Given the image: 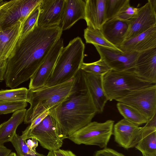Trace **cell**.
Instances as JSON below:
<instances>
[{
    "mask_svg": "<svg viewBox=\"0 0 156 156\" xmlns=\"http://www.w3.org/2000/svg\"><path fill=\"white\" fill-rule=\"evenodd\" d=\"M62 31L59 26L43 27L36 25L19 38L7 59L4 79L11 89L31 78L43 63Z\"/></svg>",
    "mask_w": 156,
    "mask_h": 156,
    "instance_id": "6da1fadb",
    "label": "cell"
},
{
    "mask_svg": "<svg viewBox=\"0 0 156 156\" xmlns=\"http://www.w3.org/2000/svg\"><path fill=\"white\" fill-rule=\"evenodd\" d=\"M76 90L66 100L49 110L63 133L68 136L91 122L97 113L83 74H78Z\"/></svg>",
    "mask_w": 156,
    "mask_h": 156,
    "instance_id": "7a4b0ae2",
    "label": "cell"
},
{
    "mask_svg": "<svg viewBox=\"0 0 156 156\" xmlns=\"http://www.w3.org/2000/svg\"><path fill=\"white\" fill-rule=\"evenodd\" d=\"M78 85L77 75L62 83L51 86H44L35 90H29L28 101L30 104L23 121L30 123L37 116L66 100L76 90Z\"/></svg>",
    "mask_w": 156,
    "mask_h": 156,
    "instance_id": "3957f363",
    "label": "cell"
},
{
    "mask_svg": "<svg viewBox=\"0 0 156 156\" xmlns=\"http://www.w3.org/2000/svg\"><path fill=\"white\" fill-rule=\"evenodd\" d=\"M85 44L77 37L63 47L45 86L58 84L73 78L83 62Z\"/></svg>",
    "mask_w": 156,
    "mask_h": 156,
    "instance_id": "277c9868",
    "label": "cell"
},
{
    "mask_svg": "<svg viewBox=\"0 0 156 156\" xmlns=\"http://www.w3.org/2000/svg\"><path fill=\"white\" fill-rule=\"evenodd\" d=\"M102 83L105 93L110 101L155 84L139 77L133 71L112 69L103 76Z\"/></svg>",
    "mask_w": 156,
    "mask_h": 156,
    "instance_id": "5b68a950",
    "label": "cell"
},
{
    "mask_svg": "<svg viewBox=\"0 0 156 156\" xmlns=\"http://www.w3.org/2000/svg\"><path fill=\"white\" fill-rule=\"evenodd\" d=\"M22 135L26 140L36 139L42 147L53 152L60 148L68 136L63 133L56 120L49 114L32 130H30L28 126Z\"/></svg>",
    "mask_w": 156,
    "mask_h": 156,
    "instance_id": "8992f818",
    "label": "cell"
},
{
    "mask_svg": "<svg viewBox=\"0 0 156 156\" xmlns=\"http://www.w3.org/2000/svg\"><path fill=\"white\" fill-rule=\"evenodd\" d=\"M114 123L112 120L102 123L91 122L68 136L67 139L78 145H96L101 148H106L113 134Z\"/></svg>",
    "mask_w": 156,
    "mask_h": 156,
    "instance_id": "52a82bcc",
    "label": "cell"
},
{
    "mask_svg": "<svg viewBox=\"0 0 156 156\" xmlns=\"http://www.w3.org/2000/svg\"><path fill=\"white\" fill-rule=\"evenodd\" d=\"M41 0H13L3 1L0 9V30L18 21L23 23Z\"/></svg>",
    "mask_w": 156,
    "mask_h": 156,
    "instance_id": "ba28073f",
    "label": "cell"
},
{
    "mask_svg": "<svg viewBox=\"0 0 156 156\" xmlns=\"http://www.w3.org/2000/svg\"><path fill=\"white\" fill-rule=\"evenodd\" d=\"M115 100L134 108L149 120L156 113V84L133 91Z\"/></svg>",
    "mask_w": 156,
    "mask_h": 156,
    "instance_id": "9c48e42d",
    "label": "cell"
},
{
    "mask_svg": "<svg viewBox=\"0 0 156 156\" xmlns=\"http://www.w3.org/2000/svg\"><path fill=\"white\" fill-rule=\"evenodd\" d=\"M94 46L100 55V58L103 60L111 69L133 71L139 52L123 51L98 45Z\"/></svg>",
    "mask_w": 156,
    "mask_h": 156,
    "instance_id": "30bf717a",
    "label": "cell"
},
{
    "mask_svg": "<svg viewBox=\"0 0 156 156\" xmlns=\"http://www.w3.org/2000/svg\"><path fill=\"white\" fill-rule=\"evenodd\" d=\"M63 47V39L61 37L56 42L43 63L30 78L29 90H35L45 86Z\"/></svg>",
    "mask_w": 156,
    "mask_h": 156,
    "instance_id": "8fae6325",
    "label": "cell"
},
{
    "mask_svg": "<svg viewBox=\"0 0 156 156\" xmlns=\"http://www.w3.org/2000/svg\"><path fill=\"white\" fill-rule=\"evenodd\" d=\"M65 3V0H41L39 5L37 26L43 27L59 26Z\"/></svg>",
    "mask_w": 156,
    "mask_h": 156,
    "instance_id": "7c38bea8",
    "label": "cell"
},
{
    "mask_svg": "<svg viewBox=\"0 0 156 156\" xmlns=\"http://www.w3.org/2000/svg\"><path fill=\"white\" fill-rule=\"evenodd\" d=\"M129 27L125 40L140 34L156 25V11L148 0L145 5L139 8L136 16L129 20Z\"/></svg>",
    "mask_w": 156,
    "mask_h": 156,
    "instance_id": "4fadbf2b",
    "label": "cell"
},
{
    "mask_svg": "<svg viewBox=\"0 0 156 156\" xmlns=\"http://www.w3.org/2000/svg\"><path fill=\"white\" fill-rule=\"evenodd\" d=\"M142 128L124 119H122L113 126L115 141L126 149L135 147L140 140Z\"/></svg>",
    "mask_w": 156,
    "mask_h": 156,
    "instance_id": "5bb4252c",
    "label": "cell"
},
{
    "mask_svg": "<svg viewBox=\"0 0 156 156\" xmlns=\"http://www.w3.org/2000/svg\"><path fill=\"white\" fill-rule=\"evenodd\" d=\"M139 77L156 83V48L139 52L134 68Z\"/></svg>",
    "mask_w": 156,
    "mask_h": 156,
    "instance_id": "9a60e30c",
    "label": "cell"
},
{
    "mask_svg": "<svg viewBox=\"0 0 156 156\" xmlns=\"http://www.w3.org/2000/svg\"><path fill=\"white\" fill-rule=\"evenodd\" d=\"M117 48L123 51L139 53L156 48V25L140 34L125 40Z\"/></svg>",
    "mask_w": 156,
    "mask_h": 156,
    "instance_id": "2e32d148",
    "label": "cell"
},
{
    "mask_svg": "<svg viewBox=\"0 0 156 156\" xmlns=\"http://www.w3.org/2000/svg\"><path fill=\"white\" fill-rule=\"evenodd\" d=\"M129 25V20L114 18L106 21L100 30L106 39L117 47L125 41Z\"/></svg>",
    "mask_w": 156,
    "mask_h": 156,
    "instance_id": "e0dca14e",
    "label": "cell"
},
{
    "mask_svg": "<svg viewBox=\"0 0 156 156\" xmlns=\"http://www.w3.org/2000/svg\"><path fill=\"white\" fill-rule=\"evenodd\" d=\"M83 73L86 85L90 93L97 113H101L108 101L103 88V76L94 75L83 71Z\"/></svg>",
    "mask_w": 156,
    "mask_h": 156,
    "instance_id": "ac0fdd59",
    "label": "cell"
},
{
    "mask_svg": "<svg viewBox=\"0 0 156 156\" xmlns=\"http://www.w3.org/2000/svg\"><path fill=\"white\" fill-rule=\"evenodd\" d=\"M85 19L88 27L100 30L106 21V0H85Z\"/></svg>",
    "mask_w": 156,
    "mask_h": 156,
    "instance_id": "d6986e66",
    "label": "cell"
},
{
    "mask_svg": "<svg viewBox=\"0 0 156 156\" xmlns=\"http://www.w3.org/2000/svg\"><path fill=\"white\" fill-rule=\"evenodd\" d=\"M86 2L83 0H65L60 27L62 31L69 29L78 21L85 19Z\"/></svg>",
    "mask_w": 156,
    "mask_h": 156,
    "instance_id": "ffe728a7",
    "label": "cell"
},
{
    "mask_svg": "<svg viewBox=\"0 0 156 156\" xmlns=\"http://www.w3.org/2000/svg\"><path fill=\"white\" fill-rule=\"evenodd\" d=\"M22 23L18 21L0 31V59L9 57L19 39Z\"/></svg>",
    "mask_w": 156,
    "mask_h": 156,
    "instance_id": "44dd1931",
    "label": "cell"
},
{
    "mask_svg": "<svg viewBox=\"0 0 156 156\" xmlns=\"http://www.w3.org/2000/svg\"><path fill=\"white\" fill-rule=\"evenodd\" d=\"M143 156H156V126L142 127L140 140L135 147Z\"/></svg>",
    "mask_w": 156,
    "mask_h": 156,
    "instance_id": "7402d4cb",
    "label": "cell"
},
{
    "mask_svg": "<svg viewBox=\"0 0 156 156\" xmlns=\"http://www.w3.org/2000/svg\"><path fill=\"white\" fill-rule=\"evenodd\" d=\"M26 111L25 108L16 111L8 121L0 125V142H10L16 134L17 127L23 121Z\"/></svg>",
    "mask_w": 156,
    "mask_h": 156,
    "instance_id": "603a6c76",
    "label": "cell"
},
{
    "mask_svg": "<svg viewBox=\"0 0 156 156\" xmlns=\"http://www.w3.org/2000/svg\"><path fill=\"white\" fill-rule=\"evenodd\" d=\"M117 108L124 119L136 125L139 126L146 123L148 120L137 110L125 104L118 102Z\"/></svg>",
    "mask_w": 156,
    "mask_h": 156,
    "instance_id": "cb8c5ba5",
    "label": "cell"
},
{
    "mask_svg": "<svg viewBox=\"0 0 156 156\" xmlns=\"http://www.w3.org/2000/svg\"><path fill=\"white\" fill-rule=\"evenodd\" d=\"M84 37L86 43L120 50L109 42L100 30L87 27L84 30Z\"/></svg>",
    "mask_w": 156,
    "mask_h": 156,
    "instance_id": "d4e9b609",
    "label": "cell"
},
{
    "mask_svg": "<svg viewBox=\"0 0 156 156\" xmlns=\"http://www.w3.org/2000/svg\"><path fill=\"white\" fill-rule=\"evenodd\" d=\"M29 89L21 87L0 90V102L26 101L27 102Z\"/></svg>",
    "mask_w": 156,
    "mask_h": 156,
    "instance_id": "484cf974",
    "label": "cell"
},
{
    "mask_svg": "<svg viewBox=\"0 0 156 156\" xmlns=\"http://www.w3.org/2000/svg\"><path fill=\"white\" fill-rule=\"evenodd\" d=\"M26 141L22 135L19 136L16 133L11 140L17 156H45L30 149L27 145Z\"/></svg>",
    "mask_w": 156,
    "mask_h": 156,
    "instance_id": "4316f807",
    "label": "cell"
},
{
    "mask_svg": "<svg viewBox=\"0 0 156 156\" xmlns=\"http://www.w3.org/2000/svg\"><path fill=\"white\" fill-rule=\"evenodd\" d=\"M80 69L87 73L102 76L111 69L106 62L101 58L93 62H83L81 65Z\"/></svg>",
    "mask_w": 156,
    "mask_h": 156,
    "instance_id": "83f0119b",
    "label": "cell"
},
{
    "mask_svg": "<svg viewBox=\"0 0 156 156\" xmlns=\"http://www.w3.org/2000/svg\"><path fill=\"white\" fill-rule=\"evenodd\" d=\"M39 4L31 12L28 17L22 23V27L20 39L27 35L37 24L39 12Z\"/></svg>",
    "mask_w": 156,
    "mask_h": 156,
    "instance_id": "f1b7e54d",
    "label": "cell"
},
{
    "mask_svg": "<svg viewBox=\"0 0 156 156\" xmlns=\"http://www.w3.org/2000/svg\"><path fill=\"white\" fill-rule=\"evenodd\" d=\"M127 0H106V21L114 18Z\"/></svg>",
    "mask_w": 156,
    "mask_h": 156,
    "instance_id": "f546056e",
    "label": "cell"
},
{
    "mask_svg": "<svg viewBox=\"0 0 156 156\" xmlns=\"http://www.w3.org/2000/svg\"><path fill=\"white\" fill-rule=\"evenodd\" d=\"M138 10L139 8L131 6L129 1L127 0L114 18L122 20H129L136 16Z\"/></svg>",
    "mask_w": 156,
    "mask_h": 156,
    "instance_id": "4dcf8cb0",
    "label": "cell"
},
{
    "mask_svg": "<svg viewBox=\"0 0 156 156\" xmlns=\"http://www.w3.org/2000/svg\"><path fill=\"white\" fill-rule=\"evenodd\" d=\"M27 105V102L26 101L0 102V115L14 112L25 108Z\"/></svg>",
    "mask_w": 156,
    "mask_h": 156,
    "instance_id": "1f68e13d",
    "label": "cell"
},
{
    "mask_svg": "<svg viewBox=\"0 0 156 156\" xmlns=\"http://www.w3.org/2000/svg\"><path fill=\"white\" fill-rule=\"evenodd\" d=\"M93 156H125L111 148L106 147L96 151Z\"/></svg>",
    "mask_w": 156,
    "mask_h": 156,
    "instance_id": "d6a6232c",
    "label": "cell"
},
{
    "mask_svg": "<svg viewBox=\"0 0 156 156\" xmlns=\"http://www.w3.org/2000/svg\"><path fill=\"white\" fill-rule=\"evenodd\" d=\"M49 113V110L44 111L36 116L28 126L29 129L31 130L38 125Z\"/></svg>",
    "mask_w": 156,
    "mask_h": 156,
    "instance_id": "836d02e7",
    "label": "cell"
},
{
    "mask_svg": "<svg viewBox=\"0 0 156 156\" xmlns=\"http://www.w3.org/2000/svg\"><path fill=\"white\" fill-rule=\"evenodd\" d=\"M7 59H0V82L4 79V76L6 70Z\"/></svg>",
    "mask_w": 156,
    "mask_h": 156,
    "instance_id": "e575fe53",
    "label": "cell"
},
{
    "mask_svg": "<svg viewBox=\"0 0 156 156\" xmlns=\"http://www.w3.org/2000/svg\"><path fill=\"white\" fill-rule=\"evenodd\" d=\"M53 152L55 156H77L70 150L60 149Z\"/></svg>",
    "mask_w": 156,
    "mask_h": 156,
    "instance_id": "d590c367",
    "label": "cell"
},
{
    "mask_svg": "<svg viewBox=\"0 0 156 156\" xmlns=\"http://www.w3.org/2000/svg\"><path fill=\"white\" fill-rule=\"evenodd\" d=\"M31 139H29L26 141L27 146L31 149L36 151V148L38 146V142L36 139L32 138Z\"/></svg>",
    "mask_w": 156,
    "mask_h": 156,
    "instance_id": "8d00e7d4",
    "label": "cell"
},
{
    "mask_svg": "<svg viewBox=\"0 0 156 156\" xmlns=\"http://www.w3.org/2000/svg\"><path fill=\"white\" fill-rule=\"evenodd\" d=\"M11 151V150L5 147L4 143L0 142V156H8Z\"/></svg>",
    "mask_w": 156,
    "mask_h": 156,
    "instance_id": "74e56055",
    "label": "cell"
},
{
    "mask_svg": "<svg viewBox=\"0 0 156 156\" xmlns=\"http://www.w3.org/2000/svg\"><path fill=\"white\" fill-rule=\"evenodd\" d=\"M151 5L154 9L156 11V0H148Z\"/></svg>",
    "mask_w": 156,
    "mask_h": 156,
    "instance_id": "f35d334b",
    "label": "cell"
},
{
    "mask_svg": "<svg viewBox=\"0 0 156 156\" xmlns=\"http://www.w3.org/2000/svg\"><path fill=\"white\" fill-rule=\"evenodd\" d=\"M45 156H55V155L53 151H49L47 154Z\"/></svg>",
    "mask_w": 156,
    "mask_h": 156,
    "instance_id": "ab89813d",
    "label": "cell"
},
{
    "mask_svg": "<svg viewBox=\"0 0 156 156\" xmlns=\"http://www.w3.org/2000/svg\"><path fill=\"white\" fill-rule=\"evenodd\" d=\"M8 156H17L16 154L14 152H11Z\"/></svg>",
    "mask_w": 156,
    "mask_h": 156,
    "instance_id": "60d3db41",
    "label": "cell"
},
{
    "mask_svg": "<svg viewBox=\"0 0 156 156\" xmlns=\"http://www.w3.org/2000/svg\"><path fill=\"white\" fill-rule=\"evenodd\" d=\"M3 1L2 2H1L0 3V9L1 8L2 6V5H3Z\"/></svg>",
    "mask_w": 156,
    "mask_h": 156,
    "instance_id": "b9f144b4",
    "label": "cell"
},
{
    "mask_svg": "<svg viewBox=\"0 0 156 156\" xmlns=\"http://www.w3.org/2000/svg\"><path fill=\"white\" fill-rule=\"evenodd\" d=\"M3 1V0H0V3L1 2Z\"/></svg>",
    "mask_w": 156,
    "mask_h": 156,
    "instance_id": "7bdbcfd3",
    "label": "cell"
},
{
    "mask_svg": "<svg viewBox=\"0 0 156 156\" xmlns=\"http://www.w3.org/2000/svg\"><path fill=\"white\" fill-rule=\"evenodd\" d=\"M1 30H0V31Z\"/></svg>",
    "mask_w": 156,
    "mask_h": 156,
    "instance_id": "ee69618b",
    "label": "cell"
}]
</instances>
